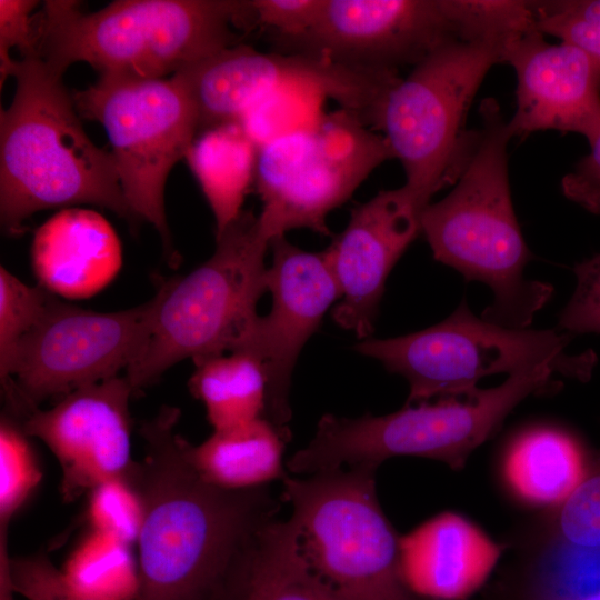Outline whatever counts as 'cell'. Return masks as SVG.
Instances as JSON below:
<instances>
[{"label": "cell", "instance_id": "obj_1", "mask_svg": "<svg viewBox=\"0 0 600 600\" xmlns=\"http://www.w3.org/2000/svg\"><path fill=\"white\" fill-rule=\"evenodd\" d=\"M179 418L178 408L163 407L140 427L144 457L134 482L143 521L136 600H212L234 557L278 510L266 487L228 490L204 481L176 431Z\"/></svg>", "mask_w": 600, "mask_h": 600}, {"label": "cell", "instance_id": "obj_2", "mask_svg": "<svg viewBox=\"0 0 600 600\" xmlns=\"http://www.w3.org/2000/svg\"><path fill=\"white\" fill-rule=\"evenodd\" d=\"M256 26L251 1L118 0L88 13L46 1L27 56L59 76L86 62L100 76L161 79L240 44V31Z\"/></svg>", "mask_w": 600, "mask_h": 600}, {"label": "cell", "instance_id": "obj_3", "mask_svg": "<svg viewBox=\"0 0 600 600\" xmlns=\"http://www.w3.org/2000/svg\"><path fill=\"white\" fill-rule=\"evenodd\" d=\"M480 116L481 128L453 189L422 210L421 233L437 261L492 290L493 301L481 318L524 329L553 288L524 277L532 254L511 199L507 151L513 136L508 121L492 99L482 101Z\"/></svg>", "mask_w": 600, "mask_h": 600}, {"label": "cell", "instance_id": "obj_4", "mask_svg": "<svg viewBox=\"0 0 600 600\" xmlns=\"http://www.w3.org/2000/svg\"><path fill=\"white\" fill-rule=\"evenodd\" d=\"M16 92L0 113V214L21 233L33 213L90 203L132 220L110 152L87 136L62 76L36 56L17 60Z\"/></svg>", "mask_w": 600, "mask_h": 600}, {"label": "cell", "instance_id": "obj_5", "mask_svg": "<svg viewBox=\"0 0 600 600\" xmlns=\"http://www.w3.org/2000/svg\"><path fill=\"white\" fill-rule=\"evenodd\" d=\"M554 374L553 368L539 366L512 373L501 384L471 397L406 404L383 416L327 413L314 437L288 460L287 468L299 474L343 467L377 470L389 458L413 456L460 470L523 400L559 388Z\"/></svg>", "mask_w": 600, "mask_h": 600}, {"label": "cell", "instance_id": "obj_6", "mask_svg": "<svg viewBox=\"0 0 600 600\" xmlns=\"http://www.w3.org/2000/svg\"><path fill=\"white\" fill-rule=\"evenodd\" d=\"M216 239V250L206 262L164 282L157 292L149 339L126 370L134 393L179 361L190 358L197 363L233 352L259 316L271 241L258 216L243 210Z\"/></svg>", "mask_w": 600, "mask_h": 600}, {"label": "cell", "instance_id": "obj_7", "mask_svg": "<svg viewBox=\"0 0 600 600\" xmlns=\"http://www.w3.org/2000/svg\"><path fill=\"white\" fill-rule=\"evenodd\" d=\"M376 471L339 468L281 480L299 551L337 600H412L401 576V537L378 500Z\"/></svg>", "mask_w": 600, "mask_h": 600}, {"label": "cell", "instance_id": "obj_8", "mask_svg": "<svg viewBox=\"0 0 600 600\" xmlns=\"http://www.w3.org/2000/svg\"><path fill=\"white\" fill-rule=\"evenodd\" d=\"M571 334L559 329L508 328L477 317L467 301L443 321L394 338L362 339L353 346L360 354L380 361L409 383L406 404L431 398H466L481 389L487 376H509L539 366L557 374L588 381L597 357L587 351L568 354Z\"/></svg>", "mask_w": 600, "mask_h": 600}, {"label": "cell", "instance_id": "obj_9", "mask_svg": "<svg viewBox=\"0 0 600 600\" xmlns=\"http://www.w3.org/2000/svg\"><path fill=\"white\" fill-rule=\"evenodd\" d=\"M390 159L384 136L340 108L273 136L259 146L254 179L262 232L270 241L294 229L330 236L329 213Z\"/></svg>", "mask_w": 600, "mask_h": 600}, {"label": "cell", "instance_id": "obj_10", "mask_svg": "<svg viewBox=\"0 0 600 600\" xmlns=\"http://www.w3.org/2000/svg\"><path fill=\"white\" fill-rule=\"evenodd\" d=\"M507 47L486 39H454L426 57L388 92L378 130L404 170V184L431 201L454 183L472 146L468 109Z\"/></svg>", "mask_w": 600, "mask_h": 600}, {"label": "cell", "instance_id": "obj_11", "mask_svg": "<svg viewBox=\"0 0 600 600\" xmlns=\"http://www.w3.org/2000/svg\"><path fill=\"white\" fill-rule=\"evenodd\" d=\"M79 113L99 122L111 144L127 203L161 237L169 263H178L164 210L167 178L196 139L199 116L181 79L100 76L72 94Z\"/></svg>", "mask_w": 600, "mask_h": 600}, {"label": "cell", "instance_id": "obj_12", "mask_svg": "<svg viewBox=\"0 0 600 600\" xmlns=\"http://www.w3.org/2000/svg\"><path fill=\"white\" fill-rule=\"evenodd\" d=\"M190 92L199 127L239 120L267 97L290 89L311 90L378 129L398 71L367 70L300 52H260L240 43L176 73Z\"/></svg>", "mask_w": 600, "mask_h": 600}, {"label": "cell", "instance_id": "obj_13", "mask_svg": "<svg viewBox=\"0 0 600 600\" xmlns=\"http://www.w3.org/2000/svg\"><path fill=\"white\" fill-rule=\"evenodd\" d=\"M157 297L134 308L97 312L51 296L21 342L11 381L2 386L8 409L63 397L127 370L149 339Z\"/></svg>", "mask_w": 600, "mask_h": 600}, {"label": "cell", "instance_id": "obj_14", "mask_svg": "<svg viewBox=\"0 0 600 600\" xmlns=\"http://www.w3.org/2000/svg\"><path fill=\"white\" fill-rule=\"evenodd\" d=\"M132 394L126 376H118L79 388L49 409L29 404L9 413L57 458L64 502L88 494L103 481L134 478L139 462L131 453Z\"/></svg>", "mask_w": 600, "mask_h": 600}, {"label": "cell", "instance_id": "obj_15", "mask_svg": "<svg viewBox=\"0 0 600 600\" xmlns=\"http://www.w3.org/2000/svg\"><path fill=\"white\" fill-rule=\"evenodd\" d=\"M461 39L452 0H324L313 28L290 52L343 66L398 71Z\"/></svg>", "mask_w": 600, "mask_h": 600}, {"label": "cell", "instance_id": "obj_16", "mask_svg": "<svg viewBox=\"0 0 600 600\" xmlns=\"http://www.w3.org/2000/svg\"><path fill=\"white\" fill-rule=\"evenodd\" d=\"M270 248L272 260L264 278L272 298L270 312L256 318L234 351L261 363L268 381L264 418L289 429L294 364L327 310L341 299V290L324 250L306 251L286 236L273 238Z\"/></svg>", "mask_w": 600, "mask_h": 600}, {"label": "cell", "instance_id": "obj_17", "mask_svg": "<svg viewBox=\"0 0 600 600\" xmlns=\"http://www.w3.org/2000/svg\"><path fill=\"white\" fill-rule=\"evenodd\" d=\"M430 202L406 184L379 191L351 210L324 250L341 290L332 319L361 340L373 332L388 276L421 233V213Z\"/></svg>", "mask_w": 600, "mask_h": 600}, {"label": "cell", "instance_id": "obj_18", "mask_svg": "<svg viewBox=\"0 0 600 600\" xmlns=\"http://www.w3.org/2000/svg\"><path fill=\"white\" fill-rule=\"evenodd\" d=\"M533 30L507 50L517 76V108L508 121L513 137L541 130L583 136L600 129V62L567 42L546 41Z\"/></svg>", "mask_w": 600, "mask_h": 600}, {"label": "cell", "instance_id": "obj_19", "mask_svg": "<svg viewBox=\"0 0 600 600\" xmlns=\"http://www.w3.org/2000/svg\"><path fill=\"white\" fill-rule=\"evenodd\" d=\"M503 548L463 516L443 512L401 537V576L412 593L461 599L486 580Z\"/></svg>", "mask_w": 600, "mask_h": 600}, {"label": "cell", "instance_id": "obj_20", "mask_svg": "<svg viewBox=\"0 0 600 600\" xmlns=\"http://www.w3.org/2000/svg\"><path fill=\"white\" fill-rule=\"evenodd\" d=\"M31 262L41 287L66 298H87L121 267V244L111 224L89 209L60 210L34 233Z\"/></svg>", "mask_w": 600, "mask_h": 600}, {"label": "cell", "instance_id": "obj_21", "mask_svg": "<svg viewBox=\"0 0 600 600\" xmlns=\"http://www.w3.org/2000/svg\"><path fill=\"white\" fill-rule=\"evenodd\" d=\"M588 463L572 433L557 424L534 423L509 437L499 457L498 472L516 501L549 510L572 492Z\"/></svg>", "mask_w": 600, "mask_h": 600}, {"label": "cell", "instance_id": "obj_22", "mask_svg": "<svg viewBox=\"0 0 600 600\" xmlns=\"http://www.w3.org/2000/svg\"><path fill=\"white\" fill-rule=\"evenodd\" d=\"M212 600H337L310 572L291 519L261 526L224 573Z\"/></svg>", "mask_w": 600, "mask_h": 600}, {"label": "cell", "instance_id": "obj_23", "mask_svg": "<svg viewBox=\"0 0 600 600\" xmlns=\"http://www.w3.org/2000/svg\"><path fill=\"white\" fill-rule=\"evenodd\" d=\"M290 429H282L262 417L213 433L200 444L186 442V454L208 483L228 490L266 487L287 474L283 453Z\"/></svg>", "mask_w": 600, "mask_h": 600}, {"label": "cell", "instance_id": "obj_24", "mask_svg": "<svg viewBox=\"0 0 600 600\" xmlns=\"http://www.w3.org/2000/svg\"><path fill=\"white\" fill-rule=\"evenodd\" d=\"M259 147L239 122L201 131L186 161L213 213L216 238L240 216L254 184Z\"/></svg>", "mask_w": 600, "mask_h": 600}, {"label": "cell", "instance_id": "obj_25", "mask_svg": "<svg viewBox=\"0 0 600 600\" xmlns=\"http://www.w3.org/2000/svg\"><path fill=\"white\" fill-rule=\"evenodd\" d=\"M194 366L189 390L204 404L213 430L238 427L266 416L268 381L253 356L234 351Z\"/></svg>", "mask_w": 600, "mask_h": 600}, {"label": "cell", "instance_id": "obj_26", "mask_svg": "<svg viewBox=\"0 0 600 600\" xmlns=\"http://www.w3.org/2000/svg\"><path fill=\"white\" fill-rule=\"evenodd\" d=\"M61 570L69 584L88 600L137 599V554L132 546L112 534L89 529Z\"/></svg>", "mask_w": 600, "mask_h": 600}, {"label": "cell", "instance_id": "obj_27", "mask_svg": "<svg viewBox=\"0 0 600 600\" xmlns=\"http://www.w3.org/2000/svg\"><path fill=\"white\" fill-rule=\"evenodd\" d=\"M534 524L564 544L600 547V451L572 492Z\"/></svg>", "mask_w": 600, "mask_h": 600}, {"label": "cell", "instance_id": "obj_28", "mask_svg": "<svg viewBox=\"0 0 600 600\" xmlns=\"http://www.w3.org/2000/svg\"><path fill=\"white\" fill-rule=\"evenodd\" d=\"M42 479L38 456L20 423L4 412L0 420V524L9 526Z\"/></svg>", "mask_w": 600, "mask_h": 600}, {"label": "cell", "instance_id": "obj_29", "mask_svg": "<svg viewBox=\"0 0 600 600\" xmlns=\"http://www.w3.org/2000/svg\"><path fill=\"white\" fill-rule=\"evenodd\" d=\"M51 293L31 287L0 268V378L11 381L21 342L41 319Z\"/></svg>", "mask_w": 600, "mask_h": 600}, {"label": "cell", "instance_id": "obj_30", "mask_svg": "<svg viewBox=\"0 0 600 600\" xmlns=\"http://www.w3.org/2000/svg\"><path fill=\"white\" fill-rule=\"evenodd\" d=\"M86 520L89 529L112 534L134 547L143 521V501L134 478H113L91 489Z\"/></svg>", "mask_w": 600, "mask_h": 600}, {"label": "cell", "instance_id": "obj_31", "mask_svg": "<svg viewBox=\"0 0 600 600\" xmlns=\"http://www.w3.org/2000/svg\"><path fill=\"white\" fill-rule=\"evenodd\" d=\"M0 578L28 600H88L67 581L44 552L10 557L8 534H0Z\"/></svg>", "mask_w": 600, "mask_h": 600}, {"label": "cell", "instance_id": "obj_32", "mask_svg": "<svg viewBox=\"0 0 600 600\" xmlns=\"http://www.w3.org/2000/svg\"><path fill=\"white\" fill-rule=\"evenodd\" d=\"M577 284L557 329L569 334H600V252L573 268Z\"/></svg>", "mask_w": 600, "mask_h": 600}, {"label": "cell", "instance_id": "obj_33", "mask_svg": "<svg viewBox=\"0 0 600 600\" xmlns=\"http://www.w3.org/2000/svg\"><path fill=\"white\" fill-rule=\"evenodd\" d=\"M257 26L274 31L289 43L316 24L324 0H251Z\"/></svg>", "mask_w": 600, "mask_h": 600}, {"label": "cell", "instance_id": "obj_34", "mask_svg": "<svg viewBox=\"0 0 600 600\" xmlns=\"http://www.w3.org/2000/svg\"><path fill=\"white\" fill-rule=\"evenodd\" d=\"M38 1L0 0V74L1 86L12 76L17 60L11 57L16 48L20 57L27 54L32 47L33 9Z\"/></svg>", "mask_w": 600, "mask_h": 600}, {"label": "cell", "instance_id": "obj_35", "mask_svg": "<svg viewBox=\"0 0 600 600\" xmlns=\"http://www.w3.org/2000/svg\"><path fill=\"white\" fill-rule=\"evenodd\" d=\"M590 152L561 181L563 194L584 210L600 214V129L589 141Z\"/></svg>", "mask_w": 600, "mask_h": 600}, {"label": "cell", "instance_id": "obj_36", "mask_svg": "<svg viewBox=\"0 0 600 600\" xmlns=\"http://www.w3.org/2000/svg\"><path fill=\"white\" fill-rule=\"evenodd\" d=\"M574 600H600V590L589 593L587 596L580 597Z\"/></svg>", "mask_w": 600, "mask_h": 600}]
</instances>
